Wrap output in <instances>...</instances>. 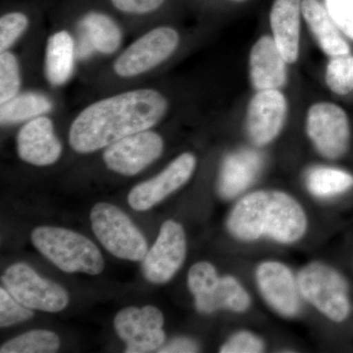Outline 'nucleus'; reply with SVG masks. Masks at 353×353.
Returning <instances> with one entry per match:
<instances>
[{
    "label": "nucleus",
    "instance_id": "f257e3e1",
    "mask_svg": "<svg viewBox=\"0 0 353 353\" xmlns=\"http://www.w3.org/2000/svg\"><path fill=\"white\" fill-rule=\"evenodd\" d=\"M168 101L153 88H139L90 104L70 127L69 143L78 153H92L136 132L150 130L168 110Z\"/></svg>",
    "mask_w": 353,
    "mask_h": 353
},
{
    "label": "nucleus",
    "instance_id": "f03ea898",
    "mask_svg": "<svg viewBox=\"0 0 353 353\" xmlns=\"http://www.w3.org/2000/svg\"><path fill=\"white\" fill-rule=\"evenodd\" d=\"M234 238L255 241L268 236L282 243L301 240L307 230V218L301 204L279 190H257L241 199L228 218Z\"/></svg>",
    "mask_w": 353,
    "mask_h": 353
},
{
    "label": "nucleus",
    "instance_id": "7ed1b4c3",
    "mask_svg": "<svg viewBox=\"0 0 353 353\" xmlns=\"http://www.w3.org/2000/svg\"><path fill=\"white\" fill-rule=\"evenodd\" d=\"M37 250L67 273L99 275L104 260L97 246L83 234L57 227H39L32 234Z\"/></svg>",
    "mask_w": 353,
    "mask_h": 353
},
{
    "label": "nucleus",
    "instance_id": "20e7f679",
    "mask_svg": "<svg viewBox=\"0 0 353 353\" xmlns=\"http://www.w3.org/2000/svg\"><path fill=\"white\" fill-rule=\"evenodd\" d=\"M299 292L332 321L347 319L352 311L350 288L345 277L328 265L311 263L299 272Z\"/></svg>",
    "mask_w": 353,
    "mask_h": 353
},
{
    "label": "nucleus",
    "instance_id": "39448f33",
    "mask_svg": "<svg viewBox=\"0 0 353 353\" xmlns=\"http://www.w3.org/2000/svg\"><path fill=\"white\" fill-rule=\"evenodd\" d=\"M188 285L197 310L210 314L219 309L245 312L252 303L250 294L236 279L220 277L209 262H197L190 269Z\"/></svg>",
    "mask_w": 353,
    "mask_h": 353
},
{
    "label": "nucleus",
    "instance_id": "423d86ee",
    "mask_svg": "<svg viewBox=\"0 0 353 353\" xmlns=\"http://www.w3.org/2000/svg\"><path fill=\"white\" fill-rule=\"evenodd\" d=\"M92 231L104 248L118 259L139 261L148 253L145 236L117 206L95 204L90 212Z\"/></svg>",
    "mask_w": 353,
    "mask_h": 353
},
{
    "label": "nucleus",
    "instance_id": "0eeeda50",
    "mask_svg": "<svg viewBox=\"0 0 353 353\" xmlns=\"http://www.w3.org/2000/svg\"><path fill=\"white\" fill-rule=\"evenodd\" d=\"M180 37L174 28L159 26L134 41L113 64L116 75L134 78L163 63L175 52Z\"/></svg>",
    "mask_w": 353,
    "mask_h": 353
},
{
    "label": "nucleus",
    "instance_id": "6e6552de",
    "mask_svg": "<svg viewBox=\"0 0 353 353\" xmlns=\"http://www.w3.org/2000/svg\"><path fill=\"white\" fill-rule=\"evenodd\" d=\"M2 282L13 299L26 307L59 312L68 305V292L57 283L41 278L29 265L9 267Z\"/></svg>",
    "mask_w": 353,
    "mask_h": 353
},
{
    "label": "nucleus",
    "instance_id": "1a4fd4ad",
    "mask_svg": "<svg viewBox=\"0 0 353 353\" xmlns=\"http://www.w3.org/2000/svg\"><path fill=\"white\" fill-rule=\"evenodd\" d=\"M306 132L318 152L328 159L347 153L350 141V121L345 111L331 102H319L309 108Z\"/></svg>",
    "mask_w": 353,
    "mask_h": 353
},
{
    "label": "nucleus",
    "instance_id": "9d476101",
    "mask_svg": "<svg viewBox=\"0 0 353 353\" xmlns=\"http://www.w3.org/2000/svg\"><path fill=\"white\" fill-rule=\"evenodd\" d=\"M164 141L157 132L145 130L115 141L105 148L104 163L123 176H134L161 157Z\"/></svg>",
    "mask_w": 353,
    "mask_h": 353
},
{
    "label": "nucleus",
    "instance_id": "9b49d317",
    "mask_svg": "<svg viewBox=\"0 0 353 353\" xmlns=\"http://www.w3.org/2000/svg\"><path fill=\"white\" fill-rule=\"evenodd\" d=\"M187 253L185 231L173 220L163 223L154 245L143 259V271L153 284H165L182 266Z\"/></svg>",
    "mask_w": 353,
    "mask_h": 353
},
{
    "label": "nucleus",
    "instance_id": "f8f14e48",
    "mask_svg": "<svg viewBox=\"0 0 353 353\" xmlns=\"http://www.w3.org/2000/svg\"><path fill=\"white\" fill-rule=\"evenodd\" d=\"M196 166L194 155L183 153L154 178L136 185L128 196L130 205L138 211L152 208L183 187L194 174Z\"/></svg>",
    "mask_w": 353,
    "mask_h": 353
},
{
    "label": "nucleus",
    "instance_id": "ddd939ff",
    "mask_svg": "<svg viewBox=\"0 0 353 353\" xmlns=\"http://www.w3.org/2000/svg\"><path fill=\"white\" fill-rule=\"evenodd\" d=\"M288 114L285 95L279 90H259L248 104L246 128L256 145H268L284 127Z\"/></svg>",
    "mask_w": 353,
    "mask_h": 353
},
{
    "label": "nucleus",
    "instance_id": "4468645a",
    "mask_svg": "<svg viewBox=\"0 0 353 353\" xmlns=\"http://www.w3.org/2000/svg\"><path fill=\"white\" fill-rule=\"evenodd\" d=\"M256 282L265 301L279 314L290 318L299 313L301 292L297 281L285 264L277 261L260 264Z\"/></svg>",
    "mask_w": 353,
    "mask_h": 353
},
{
    "label": "nucleus",
    "instance_id": "2eb2a0df",
    "mask_svg": "<svg viewBox=\"0 0 353 353\" xmlns=\"http://www.w3.org/2000/svg\"><path fill=\"white\" fill-rule=\"evenodd\" d=\"M17 152L23 161L34 166L54 164L62 153V145L52 121L41 115L28 121L17 134Z\"/></svg>",
    "mask_w": 353,
    "mask_h": 353
},
{
    "label": "nucleus",
    "instance_id": "dca6fc26",
    "mask_svg": "<svg viewBox=\"0 0 353 353\" xmlns=\"http://www.w3.org/2000/svg\"><path fill=\"white\" fill-rule=\"evenodd\" d=\"M80 32L78 53L88 57L94 51L102 54H112L120 48L122 30L112 16L97 9H90L78 21Z\"/></svg>",
    "mask_w": 353,
    "mask_h": 353
},
{
    "label": "nucleus",
    "instance_id": "f3484780",
    "mask_svg": "<svg viewBox=\"0 0 353 353\" xmlns=\"http://www.w3.org/2000/svg\"><path fill=\"white\" fill-rule=\"evenodd\" d=\"M287 64L274 39L261 37L250 54V77L252 87L259 90H279L287 83Z\"/></svg>",
    "mask_w": 353,
    "mask_h": 353
},
{
    "label": "nucleus",
    "instance_id": "a211bd4d",
    "mask_svg": "<svg viewBox=\"0 0 353 353\" xmlns=\"http://www.w3.org/2000/svg\"><path fill=\"white\" fill-rule=\"evenodd\" d=\"M303 0H274L270 26L273 39L288 64H294L299 55Z\"/></svg>",
    "mask_w": 353,
    "mask_h": 353
},
{
    "label": "nucleus",
    "instance_id": "6ab92c4d",
    "mask_svg": "<svg viewBox=\"0 0 353 353\" xmlns=\"http://www.w3.org/2000/svg\"><path fill=\"white\" fill-rule=\"evenodd\" d=\"M263 167V157L256 150L243 148L225 158L218 179V192L231 199L245 192L256 180Z\"/></svg>",
    "mask_w": 353,
    "mask_h": 353
},
{
    "label": "nucleus",
    "instance_id": "aec40b11",
    "mask_svg": "<svg viewBox=\"0 0 353 353\" xmlns=\"http://www.w3.org/2000/svg\"><path fill=\"white\" fill-rule=\"evenodd\" d=\"M303 16L325 54L331 57L350 54V46L341 36L326 6L320 0H303Z\"/></svg>",
    "mask_w": 353,
    "mask_h": 353
},
{
    "label": "nucleus",
    "instance_id": "412c9836",
    "mask_svg": "<svg viewBox=\"0 0 353 353\" xmlns=\"http://www.w3.org/2000/svg\"><path fill=\"white\" fill-rule=\"evenodd\" d=\"M75 41L67 31H59L48 39L44 55V75L50 85L60 87L68 82L75 64Z\"/></svg>",
    "mask_w": 353,
    "mask_h": 353
},
{
    "label": "nucleus",
    "instance_id": "4be33fe9",
    "mask_svg": "<svg viewBox=\"0 0 353 353\" xmlns=\"http://www.w3.org/2000/svg\"><path fill=\"white\" fill-rule=\"evenodd\" d=\"M163 324L161 311L152 305L122 309L114 319V328L126 343L143 334L162 329Z\"/></svg>",
    "mask_w": 353,
    "mask_h": 353
},
{
    "label": "nucleus",
    "instance_id": "5701e85b",
    "mask_svg": "<svg viewBox=\"0 0 353 353\" xmlns=\"http://www.w3.org/2000/svg\"><path fill=\"white\" fill-rule=\"evenodd\" d=\"M52 108V102L39 92L18 94L10 101L1 103L0 121L2 125L16 124L43 115Z\"/></svg>",
    "mask_w": 353,
    "mask_h": 353
},
{
    "label": "nucleus",
    "instance_id": "b1692460",
    "mask_svg": "<svg viewBox=\"0 0 353 353\" xmlns=\"http://www.w3.org/2000/svg\"><path fill=\"white\" fill-rule=\"evenodd\" d=\"M309 192L318 197H332L347 192L353 187V176L332 167L310 169L306 176Z\"/></svg>",
    "mask_w": 353,
    "mask_h": 353
},
{
    "label": "nucleus",
    "instance_id": "393cba45",
    "mask_svg": "<svg viewBox=\"0 0 353 353\" xmlns=\"http://www.w3.org/2000/svg\"><path fill=\"white\" fill-rule=\"evenodd\" d=\"M60 347L59 336L53 332L36 330L16 336L0 348L1 353H53Z\"/></svg>",
    "mask_w": 353,
    "mask_h": 353
},
{
    "label": "nucleus",
    "instance_id": "a878e982",
    "mask_svg": "<svg viewBox=\"0 0 353 353\" xmlns=\"http://www.w3.org/2000/svg\"><path fill=\"white\" fill-rule=\"evenodd\" d=\"M326 83L334 94L347 95L353 90V57H332L326 69Z\"/></svg>",
    "mask_w": 353,
    "mask_h": 353
},
{
    "label": "nucleus",
    "instance_id": "bb28decb",
    "mask_svg": "<svg viewBox=\"0 0 353 353\" xmlns=\"http://www.w3.org/2000/svg\"><path fill=\"white\" fill-rule=\"evenodd\" d=\"M21 74L17 57L8 50L0 54V103L19 94Z\"/></svg>",
    "mask_w": 353,
    "mask_h": 353
},
{
    "label": "nucleus",
    "instance_id": "cd10ccee",
    "mask_svg": "<svg viewBox=\"0 0 353 353\" xmlns=\"http://www.w3.org/2000/svg\"><path fill=\"white\" fill-rule=\"evenodd\" d=\"M29 16L21 10L4 13L0 17V51H7L29 27Z\"/></svg>",
    "mask_w": 353,
    "mask_h": 353
},
{
    "label": "nucleus",
    "instance_id": "c85d7f7f",
    "mask_svg": "<svg viewBox=\"0 0 353 353\" xmlns=\"http://www.w3.org/2000/svg\"><path fill=\"white\" fill-rule=\"evenodd\" d=\"M32 316L31 308L18 303L4 288L0 289V326H13L31 319Z\"/></svg>",
    "mask_w": 353,
    "mask_h": 353
},
{
    "label": "nucleus",
    "instance_id": "c756f323",
    "mask_svg": "<svg viewBox=\"0 0 353 353\" xmlns=\"http://www.w3.org/2000/svg\"><path fill=\"white\" fill-rule=\"evenodd\" d=\"M324 4L339 30L353 39V0H324Z\"/></svg>",
    "mask_w": 353,
    "mask_h": 353
},
{
    "label": "nucleus",
    "instance_id": "7c9ffc66",
    "mask_svg": "<svg viewBox=\"0 0 353 353\" xmlns=\"http://www.w3.org/2000/svg\"><path fill=\"white\" fill-rule=\"evenodd\" d=\"M264 350L261 339L250 332H239L221 347L222 353H259Z\"/></svg>",
    "mask_w": 353,
    "mask_h": 353
},
{
    "label": "nucleus",
    "instance_id": "2f4dec72",
    "mask_svg": "<svg viewBox=\"0 0 353 353\" xmlns=\"http://www.w3.org/2000/svg\"><path fill=\"white\" fill-rule=\"evenodd\" d=\"M167 0H109L115 10L131 16H145L157 12Z\"/></svg>",
    "mask_w": 353,
    "mask_h": 353
},
{
    "label": "nucleus",
    "instance_id": "473e14b6",
    "mask_svg": "<svg viewBox=\"0 0 353 353\" xmlns=\"http://www.w3.org/2000/svg\"><path fill=\"white\" fill-rule=\"evenodd\" d=\"M199 352V345L196 341L190 340L188 338H178L170 341L164 347L160 348L158 352L162 353H190Z\"/></svg>",
    "mask_w": 353,
    "mask_h": 353
},
{
    "label": "nucleus",
    "instance_id": "72a5a7b5",
    "mask_svg": "<svg viewBox=\"0 0 353 353\" xmlns=\"http://www.w3.org/2000/svg\"><path fill=\"white\" fill-rule=\"evenodd\" d=\"M230 1H234V2H245V1H248V0H230Z\"/></svg>",
    "mask_w": 353,
    "mask_h": 353
}]
</instances>
